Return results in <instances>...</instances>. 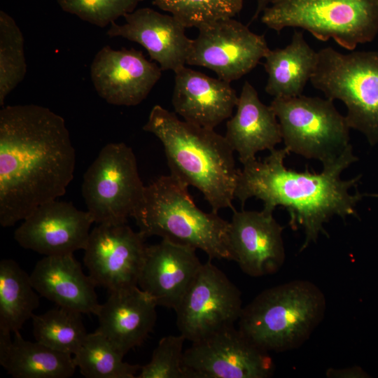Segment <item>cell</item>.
I'll use <instances>...</instances> for the list:
<instances>
[{
	"instance_id": "6da1fadb",
	"label": "cell",
	"mask_w": 378,
	"mask_h": 378,
	"mask_svg": "<svg viewBox=\"0 0 378 378\" xmlns=\"http://www.w3.org/2000/svg\"><path fill=\"white\" fill-rule=\"evenodd\" d=\"M76 150L64 118L36 104L0 111V224L14 225L64 195Z\"/></svg>"
},
{
	"instance_id": "7a4b0ae2",
	"label": "cell",
	"mask_w": 378,
	"mask_h": 378,
	"mask_svg": "<svg viewBox=\"0 0 378 378\" xmlns=\"http://www.w3.org/2000/svg\"><path fill=\"white\" fill-rule=\"evenodd\" d=\"M290 153L286 148H274L262 160L256 158L239 169L234 198L243 207L255 197L263 202V209L273 213L278 206L286 209L289 225L304 230L305 238L300 251L317 241L321 234L328 235L324 224L337 216L345 219L357 216L356 206L364 195L350 192L360 176L341 178L342 173L358 158L349 146L337 159L323 164L320 173L288 169L284 159Z\"/></svg>"
},
{
	"instance_id": "3957f363",
	"label": "cell",
	"mask_w": 378,
	"mask_h": 378,
	"mask_svg": "<svg viewBox=\"0 0 378 378\" xmlns=\"http://www.w3.org/2000/svg\"><path fill=\"white\" fill-rule=\"evenodd\" d=\"M143 130L162 142L170 174L200 191L212 211L234 210L239 169L225 136L180 120L160 105L153 106Z\"/></svg>"
},
{
	"instance_id": "277c9868",
	"label": "cell",
	"mask_w": 378,
	"mask_h": 378,
	"mask_svg": "<svg viewBox=\"0 0 378 378\" xmlns=\"http://www.w3.org/2000/svg\"><path fill=\"white\" fill-rule=\"evenodd\" d=\"M132 218L146 237L158 236L200 249L209 260L234 261L229 244V222L218 213L199 209L188 186L172 174L160 176L145 186Z\"/></svg>"
},
{
	"instance_id": "5b68a950",
	"label": "cell",
	"mask_w": 378,
	"mask_h": 378,
	"mask_svg": "<svg viewBox=\"0 0 378 378\" xmlns=\"http://www.w3.org/2000/svg\"><path fill=\"white\" fill-rule=\"evenodd\" d=\"M326 307L322 290L307 280L267 288L243 307L239 329L269 352L297 349L323 320Z\"/></svg>"
},
{
	"instance_id": "8992f818",
	"label": "cell",
	"mask_w": 378,
	"mask_h": 378,
	"mask_svg": "<svg viewBox=\"0 0 378 378\" xmlns=\"http://www.w3.org/2000/svg\"><path fill=\"white\" fill-rule=\"evenodd\" d=\"M261 21L278 32L300 28L318 40L332 38L353 50L378 33V0H273Z\"/></svg>"
},
{
	"instance_id": "52a82bcc",
	"label": "cell",
	"mask_w": 378,
	"mask_h": 378,
	"mask_svg": "<svg viewBox=\"0 0 378 378\" xmlns=\"http://www.w3.org/2000/svg\"><path fill=\"white\" fill-rule=\"evenodd\" d=\"M310 82L326 98L346 107L351 128L378 144V50L342 53L332 47L321 49Z\"/></svg>"
},
{
	"instance_id": "ba28073f",
	"label": "cell",
	"mask_w": 378,
	"mask_h": 378,
	"mask_svg": "<svg viewBox=\"0 0 378 378\" xmlns=\"http://www.w3.org/2000/svg\"><path fill=\"white\" fill-rule=\"evenodd\" d=\"M270 106L289 153L325 164L337 159L351 146L350 127L332 99L301 94L274 98Z\"/></svg>"
},
{
	"instance_id": "9c48e42d",
	"label": "cell",
	"mask_w": 378,
	"mask_h": 378,
	"mask_svg": "<svg viewBox=\"0 0 378 378\" xmlns=\"http://www.w3.org/2000/svg\"><path fill=\"white\" fill-rule=\"evenodd\" d=\"M136 159L124 143L102 148L83 176L82 194L94 223H127L144 195Z\"/></svg>"
},
{
	"instance_id": "30bf717a",
	"label": "cell",
	"mask_w": 378,
	"mask_h": 378,
	"mask_svg": "<svg viewBox=\"0 0 378 378\" xmlns=\"http://www.w3.org/2000/svg\"><path fill=\"white\" fill-rule=\"evenodd\" d=\"M182 368L186 378H268L275 364L267 351L230 326L192 342Z\"/></svg>"
},
{
	"instance_id": "8fae6325",
	"label": "cell",
	"mask_w": 378,
	"mask_h": 378,
	"mask_svg": "<svg viewBox=\"0 0 378 378\" xmlns=\"http://www.w3.org/2000/svg\"><path fill=\"white\" fill-rule=\"evenodd\" d=\"M242 309L240 290L209 260L174 310L180 334L193 342L234 326Z\"/></svg>"
},
{
	"instance_id": "7c38bea8",
	"label": "cell",
	"mask_w": 378,
	"mask_h": 378,
	"mask_svg": "<svg viewBox=\"0 0 378 378\" xmlns=\"http://www.w3.org/2000/svg\"><path fill=\"white\" fill-rule=\"evenodd\" d=\"M198 30L197 36L192 39L186 64L208 68L228 83L250 72L270 50L264 36L233 18Z\"/></svg>"
},
{
	"instance_id": "4fadbf2b",
	"label": "cell",
	"mask_w": 378,
	"mask_h": 378,
	"mask_svg": "<svg viewBox=\"0 0 378 378\" xmlns=\"http://www.w3.org/2000/svg\"><path fill=\"white\" fill-rule=\"evenodd\" d=\"M146 239L127 223L97 224L83 249L84 264L97 286L108 292L138 286Z\"/></svg>"
},
{
	"instance_id": "5bb4252c",
	"label": "cell",
	"mask_w": 378,
	"mask_h": 378,
	"mask_svg": "<svg viewBox=\"0 0 378 378\" xmlns=\"http://www.w3.org/2000/svg\"><path fill=\"white\" fill-rule=\"evenodd\" d=\"M23 220L15 230L14 239L24 248L44 255L83 250L94 223L88 211L57 200L42 204Z\"/></svg>"
},
{
	"instance_id": "9a60e30c",
	"label": "cell",
	"mask_w": 378,
	"mask_h": 378,
	"mask_svg": "<svg viewBox=\"0 0 378 378\" xmlns=\"http://www.w3.org/2000/svg\"><path fill=\"white\" fill-rule=\"evenodd\" d=\"M162 75L156 63L134 48H102L90 66V76L97 94L107 103L136 106L145 99Z\"/></svg>"
},
{
	"instance_id": "2e32d148",
	"label": "cell",
	"mask_w": 378,
	"mask_h": 378,
	"mask_svg": "<svg viewBox=\"0 0 378 378\" xmlns=\"http://www.w3.org/2000/svg\"><path fill=\"white\" fill-rule=\"evenodd\" d=\"M282 231L272 212L233 211L229 244L234 261L243 272L258 277L280 270L286 259Z\"/></svg>"
},
{
	"instance_id": "e0dca14e",
	"label": "cell",
	"mask_w": 378,
	"mask_h": 378,
	"mask_svg": "<svg viewBox=\"0 0 378 378\" xmlns=\"http://www.w3.org/2000/svg\"><path fill=\"white\" fill-rule=\"evenodd\" d=\"M122 24L111 23L107 34L120 36L142 46L162 71L176 72L186 64L192 39L186 27L172 15L141 8L124 15Z\"/></svg>"
},
{
	"instance_id": "ac0fdd59",
	"label": "cell",
	"mask_w": 378,
	"mask_h": 378,
	"mask_svg": "<svg viewBox=\"0 0 378 378\" xmlns=\"http://www.w3.org/2000/svg\"><path fill=\"white\" fill-rule=\"evenodd\" d=\"M196 250L167 239L147 246L138 286L158 306L175 309L202 265Z\"/></svg>"
},
{
	"instance_id": "d6986e66",
	"label": "cell",
	"mask_w": 378,
	"mask_h": 378,
	"mask_svg": "<svg viewBox=\"0 0 378 378\" xmlns=\"http://www.w3.org/2000/svg\"><path fill=\"white\" fill-rule=\"evenodd\" d=\"M174 74L172 102L185 121L214 129L232 116L239 97L230 83L186 66Z\"/></svg>"
},
{
	"instance_id": "ffe728a7",
	"label": "cell",
	"mask_w": 378,
	"mask_h": 378,
	"mask_svg": "<svg viewBox=\"0 0 378 378\" xmlns=\"http://www.w3.org/2000/svg\"><path fill=\"white\" fill-rule=\"evenodd\" d=\"M157 306L153 298L138 286L110 291L97 312L99 327L96 331L125 356L141 345L152 331Z\"/></svg>"
},
{
	"instance_id": "44dd1931",
	"label": "cell",
	"mask_w": 378,
	"mask_h": 378,
	"mask_svg": "<svg viewBox=\"0 0 378 378\" xmlns=\"http://www.w3.org/2000/svg\"><path fill=\"white\" fill-rule=\"evenodd\" d=\"M29 275L33 287L41 296L59 307L97 314L100 306L97 285L84 273L73 254L45 255Z\"/></svg>"
},
{
	"instance_id": "7402d4cb",
	"label": "cell",
	"mask_w": 378,
	"mask_h": 378,
	"mask_svg": "<svg viewBox=\"0 0 378 378\" xmlns=\"http://www.w3.org/2000/svg\"><path fill=\"white\" fill-rule=\"evenodd\" d=\"M236 108L235 114L226 123L225 137L244 164L255 159L258 152L276 148L282 136L271 106L260 100L248 81L242 87Z\"/></svg>"
},
{
	"instance_id": "603a6c76",
	"label": "cell",
	"mask_w": 378,
	"mask_h": 378,
	"mask_svg": "<svg viewBox=\"0 0 378 378\" xmlns=\"http://www.w3.org/2000/svg\"><path fill=\"white\" fill-rule=\"evenodd\" d=\"M0 333V365L15 378H68L76 370L71 354L36 341L24 340L20 331Z\"/></svg>"
},
{
	"instance_id": "cb8c5ba5",
	"label": "cell",
	"mask_w": 378,
	"mask_h": 378,
	"mask_svg": "<svg viewBox=\"0 0 378 378\" xmlns=\"http://www.w3.org/2000/svg\"><path fill=\"white\" fill-rule=\"evenodd\" d=\"M264 59L268 75L266 92L274 98H290L302 94L315 71L318 52L307 43L302 31H295L288 46L270 49Z\"/></svg>"
},
{
	"instance_id": "d4e9b609",
	"label": "cell",
	"mask_w": 378,
	"mask_h": 378,
	"mask_svg": "<svg viewBox=\"0 0 378 378\" xmlns=\"http://www.w3.org/2000/svg\"><path fill=\"white\" fill-rule=\"evenodd\" d=\"M30 275L12 259L0 262V333L20 331L39 305Z\"/></svg>"
},
{
	"instance_id": "484cf974",
	"label": "cell",
	"mask_w": 378,
	"mask_h": 378,
	"mask_svg": "<svg viewBox=\"0 0 378 378\" xmlns=\"http://www.w3.org/2000/svg\"><path fill=\"white\" fill-rule=\"evenodd\" d=\"M123 355L102 334L88 333L73 359L87 378H134L141 366L122 360Z\"/></svg>"
},
{
	"instance_id": "4316f807",
	"label": "cell",
	"mask_w": 378,
	"mask_h": 378,
	"mask_svg": "<svg viewBox=\"0 0 378 378\" xmlns=\"http://www.w3.org/2000/svg\"><path fill=\"white\" fill-rule=\"evenodd\" d=\"M81 313L57 308L31 317L33 334L38 341L56 351L74 355L87 337Z\"/></svg>"
},
{
	"instance_id": "83f0119b",
	"label": "cell",
	"mask_w": 378,
	"mask_h": 378,
	"mask_svg": "<svg viewBox=\"0 0 378 378\" xmlns=\"http://www.w3.org/2000/svg\"><path fill=\"white\" fill-rule=\"evenodd\" d=\"M27 72L24 37L14 19L0 11V105Z\"/></svg>"
},
{
	"instance_id": "f1b7e54d",
	"label": "cell",
	"mask_w": 378,
	"mask_h": 378,
	"mask_svg": "<svg viewBox=\"0 0 378 378\" xmlns=\"http://www.w3.org/2000/svg\"><path fill=\"white\" fill-rule=\"evenodd\" d=\"M153 4L174 16L186 28L199 29L233 18L241 11L243 0H153Z\"/></svg>"
},
{
	"instance_id": "f546056e",
	"label": "cell",
	"mask_w": 378,
	"mask_h": 378,
	"mask_svg": "<svg viewBox=\"0 0 378 378\" xmlns=\"http://www.w3.org/2000/svg\"><path fill=\"white\" fill-rule=\"evenodd\" d=\"M144 0H57L60 8L80 19L105 27L136 10Z\"/></svg>"
},
{
	"instance_id": "4dcf8cb0",
	"label": "cell",
	"mask_w": 378,
	"mask_h": 378,
	"mask_svg": "<svg viewBox=\"0 0 378 378\" xmlns=\"http://www.w3.org/2000/svg\"><path fill=\"white\" fill-rule=\"evenodd\" d=\"M186 339L182 335L162 337L154 349L151 360L141 366L137 378H186L182 368Z\"/></svg>"
},
{
	"instance_id": "1f68e13d",
	"label": "cell",
	"mask_w": 378,
	"mask_h": 378,
	"mask_svg": "<svg viewBox=\"0 0 378 378\" xmlns=\"http://www.w3.org/2000/svg\"><path fill=\"white\" fill-rule=\"evenodd\" d=\"M329 378H368L370 375L360 367L352 366L342 369L329 368L326 371Z\"/></svg>"
},
{
	"instance_id": "d6a6232c",
	"label": "cell",
	"mask_w": 378,
	"mask_h": 378,
	"mask_svg": "<svg viewBox=\"0 0 378 378\" xmlns=\"http://www.w3.org/2000/svg\"><path fill=\"white\" fill-rule=\"evenodd\" d=\"M273 0H256L257 8L253 20L256 19L258 15L272 3Z\"/></svg>"
}]
</instances>
